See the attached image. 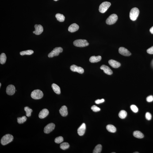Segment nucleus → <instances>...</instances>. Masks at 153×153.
<instances>
[{"instance_id": "f257e3e1", "label": "nucleus", "mask_w": 153, "mask_h": 153, "mask_svg": "<svg viewBox=\"0 0 153 153\" xmlns=\"http://www.w3.org/2000/svg\"><path fill=\"white\" fill-rule=\"evenodd\" d=\"M13 137L10 134H7L3 137L1 139V143L2 145L5 146L13 141Z\"/></svg>"}, {"instance_id": "f03ea898", "label": "nucleus", "mask_w": 153, "mask_h": 153, "mask_svg": "<svg viewBox=\"0 0 153 153\" xmlns=\"http://www.w3.org/2000/svg\"><path fill=\"white\" fill-rule=\"evenodd\" d=\"M44 94L43 92L39 89L33 91L31 93V96L33 99L38 100L42 98Z\"/></svg>"}, {"instance_id": "7ed1b4c3", "label": "nucleus", "mask_w": 153, "mask_h": 153, "mask_svg": "<svg viewBox=\"0 0 153 153\" xmlns=\"http://www.w3.org/2000/svg\"><path fill=\"white\" fill-rule=\"evenodd\" d=\"M139 10L137 8L134 7L131 9L130 13V17L132 21H135L137 19L139 14Z\"/></svg>"}, {"instance_id": "20e7f679", "label": "nucleus", "mask_w": 153, "mask_h": 153, "mask_svg": "<svg viewBox=\"0 0 153 153\" xmlns=\"http://www.w3.org/2000/svg\"><path fill=\"white\" fill-rule=\"evenodd\" d=\"M74 45L75 46L78 47H84L89 45V43L87 41L85 40L79 39L73 42Z\"/></svg>"}, {"instance_id": "39448f33", "label": "nucleus", "mask_w": 153, "mask_h": 153, "mask_svg": "<svg viewBox=\"0 0 153 153\" xmlns=\"http://www.w3.org/2000/svg\"><path fill=\"white\" fill-rule=\"evenodd\" d=\"M63 49L62 47H56L53 50L49 53L48 56L49 58H52L55 56H57L59 55L60 53L63 52Z\"/></svg>"}, {"instance_id": "423d86ee", "label": "nucleus", "mask_w": 153, "mask_h": 153, "mask_svg": "<svg viewBox=\"0 0 153 153\" xmlns=\"http://www.w3.org/2000/svg\"><path fill=\"white\" fill-rule=\"evenodd\" d=\"M111 5V3L110 2H103L100 5L99 10L101 13H105L107 10Z\"/></svg>"}, {"instance_id": "0eeeda50", "label": "nucleus", "mask_w": 153, "mask_h": 153, "mask_svg": "<svg viewBox=\"0 0 153 153\" xmlns=\"http://www.w3.org/2000/svg\"><path fill=\"white\" fill-rule=\"evenodd\" d=\"M118 17L116 14L111 15L106 19V22L108 25H112L115 23L117 21Z\"/></svg>"}, {"instance_id": "6e6552de", "label": "nucleus", "mask_w": 153, "mask_h": 153, "mask_svg": "<svg viewBox=\"0 0 153 153\" xmlns=\"http://www.w3.org/2000/svg\"><path fill=\"white\" fill-rule=\"evenodd\" d=\"M55 124L51 123L49 124L45 127L44 132L45 133L48 134L52 132L55 129Z\"/></svg>"}, {"instance_id": "1a4fd4ad", "label": "nucleus", "mask_w": 153, "mask_h": 153, "mask_svg": "<svg viewBox=\"0 0 153 153\" xmlns=\"http://www.w3.org/2000/svg\"><path fill=\"white\" fill-rule=\"evenodd\" d=\"M35 30L34 31L33 33L36 35L41 34L44 31L43 27L40 24H36L34 26Z\"/></svg>"}, {"instance_id": "9d476101", "label": "nucleus", "mask_w": 153, "mask_h": 153, "mask_svg": "<svg viewBox=\"0 0 153 153\" xmlns=\"http://www.w3.org/2000/svg\"><path fill=\"white\" fill-rule=\"evenodd\" d=\"M70 70L72 71L76 72L80 74H82L84 72V70L82 67L78 66L75 65H73L70 67Z\"/></svg>"}, {"instance_id": "9b49d317", "label": "nucleus", "mask_w": 153, "mask_h": 153, "mask_svg": "<svg viewBox=\"0 0 153 153\" xmlns=\"http://www.w3.org/2000/svg\"><path fill=\"white\" fill-rule=\"evenodd\" d=\"M15 87L13 85H9L7 87L6 93L8 95H13L15 94Z\"/></svg>"}, {"instance_id": "f8f14e48", "label": "nucleus", "mask_w": 153, "mask_h": 153, "mask_svg": "<svg viewBox=\"0 0 153 153\" xmlns=\"http://www.w3.org/2000/svg\"><path fill=\"white\" fill-rule=\"evenodd\" d=\"M119 53L123 56H129L131 55V53L127 49L124 47H121L119 49Z\"/></svg>"}, {"instance_id": "ddd939ff", "label": "nucleus", "mask_w": 153, "mask_h": 153, "mask_svg": "<svg viewBox=\"0 0 153 153\" xmlns=\"http://www.w3.org/2000/svg\"><path fill=\"white\" fill-rule=\"evenodd\" d=\"M100 69L103 70L104 72L108 75H111L113 74V72L112 70L109 67L105 65H102L100 67Z\"/></svg>"}, {"instance_id": "4468645a", "label": "nucleus", "mask_w": 153, "mask_h": 153, "mask_svg": "<svg viewBox=\"0 0 153 153\" xmlns=\"http://www.w3.org/2000/svg\"><path fill=\"white\" fill-rule=\"evenodd\" d=\"M86 125L85 123H82L81 126L78 128V133L80 136H82L84 134L86 130Z\"/></svg>"}, {"instance_id": "2eb2a0df", "label": "nucleus", "mask_w": 153, "mask_h": 153, "mask_svg": "<svg viewBox=\"0 0 153 153\" xmlns=\"http://www.w3.org/2000/svg\"><path fill=\"white\" fill-rule=\"evenodd\" d=\"M109 64L114 68H118L120 67V63L119 62L113 60H110L108 61Z\"/></svg>"}, {"instance_id": "dca6fc26", "label": "nucleus", "mask_w": 153, "mask_h": 153, "mask_svg": "<svg viewBox=\"0 0 153 153\" xmlns=\"http://www.w3.org/2000/svg\"><path fill=\"white\" fill-rule=\"evenodd\" d=\"M79 26L76 23L72 24L69 26L68 30L71 32H74L76 31L79 29Z\"/></svg>"}, {"instance_id": "f3484780", "label": "nucleus", "mask_w": 153, "mask_h": 153, "mask_svg": "<svg viewBox=\"0 0 153 153\" xmlns=\"http://www.w3.org/2000/svg\"><path fill=\"white\" fill-rule=\"evenodd\" d=\"M49 114V111L48 109H43L39 113V117L40 119H44L48 116Z\"/></svg>"}, {"instance_id": "a211bd4d", "label": "nucleus", "mask_w": 153, "mask_h": 153, "mask_svg": "<svg viewBox=\"0 0 153 153\" xmlns=\"http://www.w3.org/2000/svg\"><path fill=\"white\" fill-rule=\"evenodd\" d=\"M59 112L61 116L63 117H66L68 114L67 108L66 106L63 105L62 106L59 110Z\"/></svg>"}, {"instance_id": "6ab92c4d", "label": "nucleus", "mask_w": 153, "mask_h": 153, "mask_svg": "<svg viewBox=\"0 0 153 153\" xmlns=\"http://www.w3.org/2000/svg\"><path fill=\"white\" fill-rule=\"evenodd\" d=\"M101 59V56H92L89 59V61L91 63H96L100 61Z\"/></svg>"}, {"instance_id": "aec40b11", "label": "nucleus", "mask_w": 153, "mask_h": 153, "mask_svg": "<svg viewBox=\"0 0 153 153\" xmlns=\"http://www.w3.org/2000/svg\"><path fill=\"white\" fill-rule=\"evenodd\" d=\"M52 87L54 91L56 94H60V87L57 85L55 83L52 84Z\"/></svg>"}, {"instance_id": "412c9836", "label": "nucleus", "mask_w": 153, "mask_h": 153, "mask_svg": "<svg viewBox=\"0 0 153 153\" xmlns=\"http://www.w3.org/2000/svg\"><path fill=\"white\" fill-rule=\"evenodd\" d=\"M133 135L134 137L138 138H142L144 137L143 134L139 131H134L133 132Z\"/></svg>"}, {"instance_id": "4be33fe9", "label": "nucleus", "mask_w": 153, "mask_h": 153, "mask_svg": "<svg viewBox=\"0 0 153 153\" xmlns=\"http://www.w3.org/2000/svg\"><path fill=\"white\" fill-rule=\"evenodd\" d=\"M106 129L109 132L112 133H115L116 132V128L114 126L111 124H109L107 125Z\"/></svg>"}, {"instance_id": "5701e85b", "label": "nucleus", "mask_w": 153, "mask_h": 153, "mask_svg": "<svg viewBox=\"0 0 153 153\" xmlns=\"http://www.w3.org/2000/svg\"><path fill=\"white\" fill-rule=\"evenodd\" d=\"M55 17L57 21L60 22H63L64 21L65 17L63 14H61L60 13H57L55 15Z\"/></svg>"}, {"instance_id": "b1692460", "label": "nucleus", "mask_w": 153, "mask_h": 153, "mask_svg": "<svg viewBox=\"0 0 153 153\" xmlns=\"http://www.w3.org/2000/svg\"><path fill=\"white\" fill-rule=\"evenodd\" d=\"M6 55L4 53H3L1 54L0 56V63L2 64H4L6 62Z\"/></svg>"}, {"instance_id": "393cba45", "label": "nucleus", "mask_w": 153, "mask_h": 153, "mask_svg": "<svg viewBox=\"0 0 153 153\" xmlns=\"http://www.w3.org/2000/svg\"><path fill=\"white\" fill-rule=\"evenodd\" d=\"M34 52L33 50H31L21 51L20 52V55L23 56L25 55H30L34 53Z\"/></svg>"}, {"instance_id": "a878e982", "label": "nucleus", "mask_w": 153, "mask_h": 153, "mask_svg": "<svg viewBox=\"0 0 153 153\" xmlns=\"http://www.w3.org/2000/svg\"><path fill=\"white\" fill-rule=\"evenodd\" d=\"M102 150V146L101 144H98L96 146L93 151V153H100Z\"/></svg>"}, {"instance_id": "bb28decb", "label": "nucleus", "mask_w": 153, "mask_h": 153, "mask_svg": "<svg viewBox=\"0 0 153 153\" xmlns=\"http://www.w3.org/2000/svg\"><path fill=\"white\" fill-rule=\"evenodd\" d=\"M127 113L126 111L122 110L119 112V116L120 118L124 119L127 117Z\"/></svg>"}, {"instance_id": "cd10ccee", "label": "nucleus", "mask_w": 153, "mask_h": 153, "mask_svg": "<svg viewBox=\"0 0 153 153\" xmlns=\"http://www.w3.org/2000/svg\"><path fill=\"white\" fill-rule=\"evenodd\" d=\"M24 110L26 112V115L27 117H30L31 116V113L33 111L32 110L27 106L24 108Z\"/></svg>"}, {"instance_id": "c85d7f7f", "label": "nucleus", "mask_w": 153, "mask_h": 153, "mask_svg": "<svg viewBox=\"0 0 153 153\" xmlns=\"http://www.w3.org/2000/svg\"><path fill=\"white\" fill-rule=\"evenodd\" d=\"M70 147V145L68 143L64 142L60 145V147L61 149L65 150L68 149Z\"/></svg>"}, {"instance_id": "c756f323", "label": "nucleus", "mask_w": 153, "mask_h": 153, "mask_svg": "<svg viewBox=\"0 0 153 153\" xmlns=\"http://www.w3.org/2000/svg\"><path fill=\"white\" fill-rule=\"evenodd\" d=\"M18 123L19 124H22L26 121L27 118L25 116L21 117H18L17 119Z\"/></svg>"}, {"instance_id": "7c9ffc66", "label": "nucleus", "mask_w": 153, "mask_h": 153, "mask_svg": "<svg viewBox=\"0 0 153 153\" xmlns=\"http://www.w3.org/2000/svg\"><path fill=\"white\" fill-rule=\"evenodd\" d=\"M63 138L62 136H59L55 139V142L57 143H60L63 141Z\"/></svg>"}, {"instance_id": "2f4dec72", "label": "nucleus", "mask_w": 153, "mask_h": 153, "mask_svg": "<svg viewBox=\"0 0 153 153\" xmlns=\"http://www.w3.org/2000/svg\"><path fill=\"white\" fill-rule=\"evenodd\" d=\"M131 108L132 110L134 113H137L138 111V109L136 105H132L131 106Z\"/></svg>"}, {"instance_id": "473e14b6", "label": "nucleus", "mask_w": 153, "mask_h": 153, "mask_svg": "<svg viewBox=\"0 0 153 153\" xmlns=\"http://www.w3.org/2000/svg\"><path fill=\"white\" fill-rule=\"evenodd\" d=\"M91 109L93 112H97L100 111L101 110V109L95 105H93L91 108Z\"/></svg>"}, {"instance_id": "72a5a7b5", "label": "nucleus", "mask_w": 153, "mask_h": 153, "mask_svg": "<svg viewBox=\"0 0 153 153\" xmlns=\"http://www.w3.org/2000/svg\"><path fill=\"white\" fill-rule=\"evenodd\" d=\"M152 117V115L151 113L148 112L146 113V119L147 120H151V119Z\"/></svg>"}, {"instance_id": "f704fd0d", "label": "nucleus", "mask_w": 153, "mask_h": 153, "mask_svg": "<svg viewBox=\"0 0 153 153\" xmlns=\"http://www.w3.org/2000/svg\"><path fill=\"white\" fill-rule=\"evenodd\" d=\"M146 101L148 102H151L153 101V96L150 95L148 96L146 98Z\"/></svg>"}, {"instance_id": "c9c22d12", "label": "nucleus", "mask_w": 153, "mask_h": 153, "mask_svg": "<svg viewBox=\"0 0 153 153\" xmlns=\"http://www.w3.org/2000/svg\"><path fill=\"white\" fill-rule=\"evenodd\" d=\"M147 52L150 54H153V46L147 50Z\"/></svg>"}, {"instance_id": "e433bc0d", "label": "nucleus", "mask_w": 153, "mask_h": 153, "mask_svg": "<svg viewBox=\"0 0 153 153\" xmlns=\"http://www.w3.org/2000/svg\"><path fill=\"white\" fill-rule=\"evenodd\" d=\"M105 101V100L104 99H102L101 100H97L95 101V103L97 104H99L101 103L104 102Z\"/></svg>"}, {"instance_id": "4c0bfd02", "label": "nucleus", "mask_w": 153, "mask_h": 153, "mask_svg": "<svg viewBox=\"0 0 153 153\" xmlns=\"http://www.w3.org/2000/svg\"><path fill=\"white\" fill-rule=\"evenodd\" d=\"M150 31L152 34H153V26L150 28Z\"/></svg>"}, {"instance_id": "58836bf2", "label": "nucleus", "mask_w": 153, "mask_h": 153, "mask_svg": "<svg viewBox=\"0 0 153 153\" xmlns=\"http://www.w3.org/2000/svg\"><path fill=\"white\" fill-rule=\"evenodd\" d=\"M1 83H0V87H1Z\"/></svg>"}, {"instance_id": "ea45409f", "label": "nucleus", "mask_w": 153, "mask_h": 153, "mask_svg": "<svg viewBox=\"0 0 153 153\" xmlns=\"http://www.w3.org/2000/svg\"><path fill=\"white\" fill-rule=\"evenodd\" d=\"M54 1H57L58 0H54Z\"/></svg>"}, {"instance_id": "a19ab883", "label": "nucleus", "mask_w": 153, "mask_h": 153, "mask_svg": "<svg viewBox=\"0 0 153 153\" xmlns=\"http://www.w3.org/2000/svg\"><path fill=\"white\" fill-rule=\"evenodd\" d=\"M139 153L138 152H135L134 153Z\"/></svg>"}, {"instance_id": "79ce46f5", "label": "nucleus", "mask_w": 153, "mask_h": 153, "mask_svg": "<svg viewBox=\"0 0 153 153\" xmlns=\"http://www.w3.org/2000/svg\"><path fill=\"white\" fill-rule=\"evenodd\" d=\"M115 153V152H114H114H113V153Z\"/></svg>"}]
</instances>
